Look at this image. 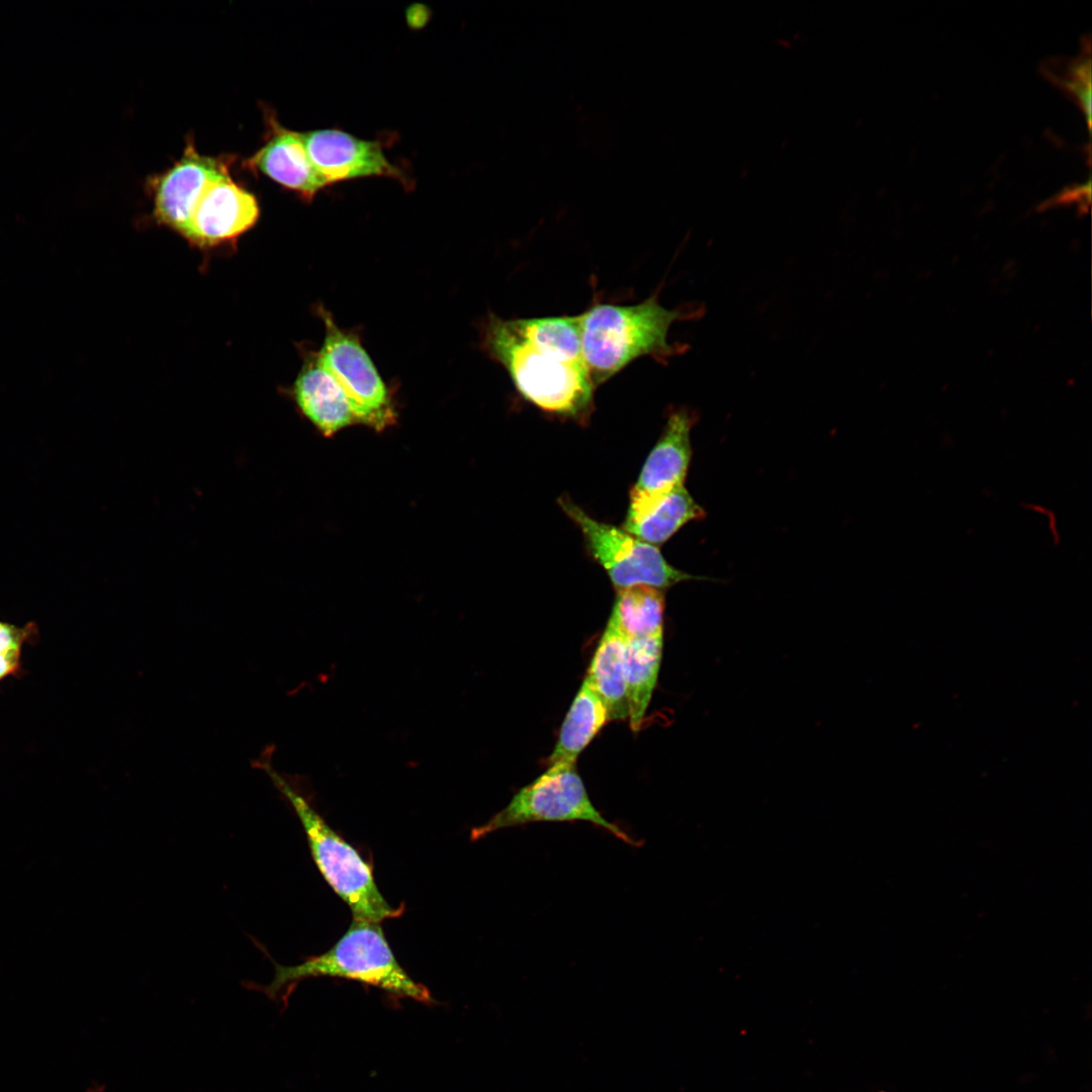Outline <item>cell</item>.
<instances>
[{
	"label": "cell",
	"mask_w": 1092,
	"mask_h": 1092,
	"mask_svg": "<svg viewBox=\"0 0 1092 1092\" xmlns=\"http://www.w3.org/2000/svg\"><path fill=\"white\" fill-rule=\"evenodd\" d=\"M481 346L518 393L549 415L584 425L597 388L585 365L579 315L487 316Z\"/></svg>",
	"instance_id": "cell-1"
},
{
	"label": "cell",
	"mask_w": 1092,
	"mask_h": 1092,
	"mask_svg": "<svg viewBox=\"0 0 1092 1092\" xmlns=\"http://www.w3.org/2000/svg\"><path fill=\"white\" fill-rule=\"evenodd\" d=\"M704 311V306L697 304L666 308L659 303L657 292L636 304H593L578 315L582 355L596 387L638 358L667 363L680 354L687 346L669 343L670 327L678 321L701 317Z\"/></svg>",
	"instance_id": "cell-2"
},
{
	"label": "cell",
	"mask_w": 1092,
	"mask_h": 1092,
	"mask_svg": "<svg viewBox=\"0 0 1092 1092\" xmlns=\"http://www.w3.org/2000/svg\"><path fill=\"white\" fill-rule=\"evenodd\" d=\"M273 750V745L266 746L252 765L268 776L292 807L301 822L316 868L349 906L354 919L379 923L400 916L404 907L394 908L385 900L375 883L370 863L326 822L299 786V778L274 767Z\"/></svg>",
	"instance_id": "cell-3"
},
{
	"label": "cell",
	"mask_w": 1092,
	"mask_h": 1092,
	"mask_svg": "<svg viewBox=\"0 0 1092 1092\" xmlns=\"http://www.w3.org/2000/svg\"><path fill=\"white\" fill-rule=\"evenodd\" d=\"M272 962L275 967L273 980L257 989L273 999L283 996V992L287 996L301 980L325 976L358 981L424 1003L432 1001L430 991L398 964L377 922L354 919L328 951L299 965L283 966Z\"/></svg>",
	"instance_id": "cell-4"
},
{
	"label": "cell",
	"mask_w": 1092,
	"mask_h": 1092,
	"mask_svg": "<svg viewBox=\"0 0 1092 1092\" xmlns=\"http://www.w3.org/2000/svg\"><path fill=\"white\" fill-rule=\"evenodd\" d=\"M586 821L631 846L641 842L607 820L592 803L575 763L556 762L517 792L509 804L484 824L471 830V840L533 822Z\"/></svg>",
	"instance_id": "cell-5"
},
{
	"label": "cell",
	"mask_w": 1092,
	"mask_h": 1092,
	"mask_svg": "<svg viewBox=\"0 0 1092 1092\" xmlns=\"http://www.w3.org/2000/svg\"><path fill=\"white\" fill-rule=\"evenodd\" d=\"M558 504L579 528L587 550L606 570L617 590L635 585L661 590L684 580L705 579L672 567L656 546L595 520L568 497H560Z\"/></svg>",
	"instance_id": "cell-6"
},
{
	"label": "cell",
	"mask_w": 1092,
	"mask_h": 1092,
	"mask_svg": "<svg viewBox=\"0 0 1092 1092\" xmlns=\"http://www.w3.org/2000/svg\"><path fill=\"white\" fill-rule=\"evenodd\" d=\"M321 316L325 338L315 356L346 393L356 424L378 432L391 427L396 422L392 396L359 338L339 328L326 309Z\"/></svg>",
	"instance_id": "cell-7"
},
{
	"label": "cell",
	"mask_w": 1092,
	"mask_h": 1092,
	"mask_svg": "<svg viewBox=\"0 0 1092 1092\" xmlns=\"http://www.w3.org/2000/svg\"><path fill=\"white\" fill-rule=\"evenodd\" d=\"M696 422V413L687 407L668 414L662 434L630 490L627 519L646 514L667 493L684 485L692 455L690 436Z\"/></svg>",
	"instance_id": "cell-8"
},
{
	"label": "cell",
	"mask_w": 1092,
	"mask_h": 1092,
	"mask_svg": "<svg viewBox=\"0 0 1092 1092\" xmlns=\"http://www.w3.org/2000/svg\"><path fill=\"white\" fill-rule=\"evenodd\" d=\"M303 140L312 165L328 185L384 177L411 186L410 178L388 160L377 141L362 140L337 128L306 131Z\"/></svg>",
	"instance_id": "cell-9"
},
{
	"label": "cell",
	"mask_w": 1092,
	"mask_h": 1092,
	"mask_svg": "<svg viewBox=\"0 0 1092 1092\" xmlns=\"http://www.w3.org/2000/svg\"><path fill=\"white\" fill-rule=\"evenodd\" d=\"M259 214L256 197L234 182L226 171L205 187L185 238L200 247H213L249 231Z\"/></svg>",
	"instance_id": "cell-10"
},
{
	"label": "cell",
	"mask_w": 1092,
	"mask_h": 1092,
	"mask_svg": "<svg viewBox=\"0 0 1092 1092\" xmlns=\"http://www.w3.org/2000/svg\"><path fill=\"white\" fill-rule=\"evenodd\" d=\"M225 166L199 155L189 145L183 157L161 176L155 187L156 219L186 236L194 208L207 184L226 172Z\"/></svg>",
	"instance_id": "cell-11"
},
{
	"label": "cell",
	"mask_w": 1092,
	"mask_h": 1092,
	"mask_svg": "<svg viewBox=\"0 0 1092 1092\" xmlns=\"http://www.w3.org/2000/svg\"><path fill=\"white\" fill-rule=\"evenodd\" d=\"M292 394L300 413L325 437L356 424L346 393L316 356L299 372Z\"/></svg>",
	"instance_id": "cell-12"
},
{
	"label": "cell",
	"mask_w": 1092,
	"mask_h": 1092,
	"mask_svg": "<svg viewBox=\"0 0 1092 1092\" xmlns=\"http://www.w3.org/2000/svg\"><path fill=\"white\" fill-rule=\"evenodd\" d=\"M250 164L306 199H312L328 186L309 159L303 132L276 126L273 135L251 158Z\"/></svg>",
	"instance_id": "cell-13"
},
{
	"label": "cell",
	"mask_w": 1092,
	"mask_h": 1092,
	"mask_svg": "<svg viewBox=\"0 0 1092 1092\" xmlns=\"http://www.w3.org/2000/svg\"><path fill=\"white\" fill-rule=\"evenodd\" d=\"M626 638L608 621L585 679L605 703L610 720L628 718L625 678Z\"/></svg>",
	"instance_id": "cell-14"
},
{
	"label": "cell",
	"mask_w": 1092,
	"mask_h": 1092,
	"mask_svg": "<svg viewBox=\"0 0 1092 1092\" xmlns=\"http://www.w3.org/2000/svg\"><path fill=\"white\" fill-rule=\"evenodd\" d=\"M663 649V633L626 640L625 678L628 718L640 730L655 689Z\"/></svg>",
	"instance_id": "cell-15"
},
{
	"label": "cell",
	"mask_w": 1092,
	"mask_h": 1092,
	"mask_svg": "<svg viewBox=\"0 0 1092 1092\" xmlns=\"http://www.w3.org/2000/svg\"><path fill=\"white\" fill-rule=\"evenodd\" d=\"M609 720L605 703L584 678L561 725L547 763H575L580 752Z\"/></svg>",
	"instance_id": "cell-16"
},
{
	"label": "cell",
	"mask_w": 1092,
	"mask_h": 1092,
	"mask_svg": "<svg viewBox=\"0 0 1092 1092\" xmlns=\"http://www.w3.org/2000/svg\"><path fill=\"white\" fill-rule=\"evenodd\" d=\"M705 512L684 485L667 493L646 514L625 519L623 530L653 546L666 542L685 524L703 519Z\"/></svg>",
	"instance_id": "cell-17"
},
{
	"label": "cell",
	"mask_w": 1092,
	"mask_h": 1092,
	"mask_svg": "<svg viewBox=\"0 0 1092 1092\" xmlns=\"http://www.w3.org/2000/svg\"><path fill=\"white\" fill-rule=\"evenodd\" d=\"M664 597L660 589L635 585L617 590L609 622L626 639L663 633Z\"/></svg>",
	"instance_id": "cell-18"
},
{
	"label": "cell",
	"mask_w": 1092,
	"mask_h": 1092,
	"mask_svg": "<svg viewBox=\"0 0 1092 1092\" xmlns=\"http://www.w3.org/2000/svg\"><path fill=\"white\" fill-rule=\"evenodd\" d=\"M1090 63L1089 55L1082 56L1072 61L1069 67H1066L1064 75L1053 76L1054 80L1058 81L1063 88L1077 98L1087 116L1089 126L1091 120Z\"/></svg>",
	"instance_id": "cell-19"
},
{
	"label": "cell",
	"mask_w": 1092,
	"mask_h": 1092,
	"mask_svg": "<svg viewBox=\"0 0 1092 1092\" xmlns=\"http://www.w3.org/2000/svg\"><path fill=\"white\" fill-rule=\"evenodd\" d=\"M39 633L34 622L16 626L0 620V656L22 653L26 644L38 640Z\"/></svg>",
	"instance_id": "cell-20"
},
{
	"label": "cell",
	"mask_w": 1092,
	"mask_h": 1092,
	"mask_svg": "<svg viewBox=\"0 0 1092 1092\" xmlns=\"http://www.w3.org/2000/svg\"><path fill=\"white\" fill-rule=\"evenodd\" d=\"M22 654L0 656V682L8 677L23 675Z\"/></svg>",
	"instance_id": "cell-21"
}]
</instances>
